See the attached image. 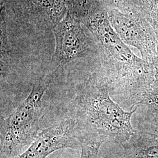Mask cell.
<instances>
[{
    "label": "cell",
    "mask_w": 158,
    "mask_h": 158,
    "mask_svg": "<svg viewBox=\"0 0 158 158\" xmlns=\"http://www.w3.org/2000/svg\"><path fill=\"white\" fill-rule=\"evenodd\" d=\"M72 118L80 143L123 144L135 132L131 119L136 108L125 111L111 98L106 80L91 74L73 102Z\"/></svg>",
    "instance_id": "1"
},
{
    "label": "cell",
    "mask_w": 158,
    "mask_h": 158,
    "mask_svg": "<svg viewBox=\"0 0 158 158\" xmlns=\"http://www.w3.org/2000/svg\"><path fill=\"white\" fill-rule=\"evenodd\" d=\"M82 23L90 32L107 64L108 76L106 79L109 87L132 98L141 91L137 74V58L113 31L107 14L102 10L84 18Z\"/></svg>",
    "instance_id": "2"
},
{
    "label": "cell",
    "mask_w": 158,
    "mask_h": 158,
    "mask_svg": "<svg viewBox=\"0 0 158 158\" xmlns=\"http://www.w3.org/2000/svg\"><path fill=\"white\" fill-rule=\"evenodd\" d=\"M52 79L51 75L40 79L15 110L1 119L0 158H17L40 133L42 99Z\"/></svg>",
    "instance_id": "3"
},
{
    "label": "cell",
    "mask_w": 158,
    "mask_h": 158,
    "mask_svg": "<svg viewBox=\"0 0 158 158\" xmlns=\"http://www.w3.org/2000/svg\"><path fill=\"white\" fill-rule=\"evenodd\" d=\"M52 31L55 38L52 63L57 67L88 55L96 46L89 29L69 11L66 16Z\"/></svg>",
    "instance_id": "4"
},
{
    "label": "cell",
    "mask_w": 158,
    "mask_h": 158,
    "mask_svg": "<svg viewBox=\"0 0 158 158\" xmlns=\"http://www.w3.org/2000/svg\"><path fill=\"white\" fill-rule=\"evenodd\" d=\"M80 142L71 117L40 130L31 145L15 158H46L51 153L66 148L77 149Z\"/></svg>",
    "instance_id": "5"
},
{
    "label": "cell",
    "mask_w": 158,
    "mask_h": 158,
    "mask_svg": "<svg viewBox=\"0 0 158 158\" xmlns=\"http://www.w3.org/2000/svg\"><path fill=\"white\" fill-rule=\"evenodd\" d=\"M12 4L27 21L43 29L53 30L68 12L61 0H13Z\"/></svg>",
    "instance_id": "6"
},
{
    "label": "cell",
    "mask_w": 158,
    "mask_h": 158,
    "mask_svg": "<svg viewBox=\"0 0 158 158\" xmlns=\"http://www.w3.org/2000/svg\"><path fill=\"white\" fill-rule=\"evenodd\" d=\"M122 145L123 158H158V138H143L135 134Z\"/></svg>",
    "instance_id": "7"
},
{
    "label": "cell",
    "mask_w": 158,
    "mask_h": 158,
    "mask_svg": "<svg viewBox=\"0 0 158 158\" xmlns=\"http://www.w3.org/2000/svg\"><path fill=\"white\" fill-rule=\"evenodd\" d=\"M108 17L121 40L129 45L139 48L140 46L139 34L134 22L115 10L109 12Z\"/></svg>",
    "instance_id": "8"
},
{
    "label": "cell",
    "mask_w": 158,
    "mask_h": 158,
    "mask_svg": "<svg viewBox=\"0 0 158 158\" xmlns=\"http://www.w3.org/2000/svg\"><path fill=\"white\" fill-rule=\"evenodd\" d=\"M101 143L81 142L80 158H102L99 155Z\"/></svg>",
    "instance_id": "9"
},
{
    "label": "cell",
    "mask_w": 158,
    "mask_h": 158,
    "mask_svg": "<svg viewBox=\"0 0 158 158\" xmlns=\"http://www.w3.org/2000/svg\"><path fill=\"white\" fill-rule=\"evenodd\" d=\"M61 1L63 2H64L68 7L69 6L72 5L76 0H61Z\"/></svg>",
    "instance_id": "10"
},
{
    "label": "cell",
    "mask_w": 158,
    "mask_h": 158,
    "mask_svg": "<svg viewBox=\"0 0 158 158\" xmlns=\"http://www.w3.org/2000/svg\"><path fill=\"white\" fill-rule=\"evenodd\" d=\"M98 2H99L100 4H102V2H113V0H96Z\"/></svg>",
    "instance_id": "11"
}]
</instances>
